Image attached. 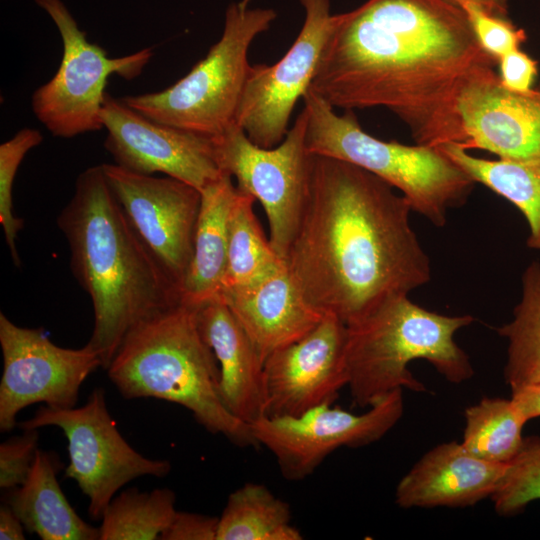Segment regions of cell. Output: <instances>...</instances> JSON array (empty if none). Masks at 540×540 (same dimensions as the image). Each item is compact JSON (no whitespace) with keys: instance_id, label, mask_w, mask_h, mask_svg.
Instances as JSON below:
<instances>
[{"instance_id":"3","label":"cell","mask_w":540,"mask_h":540,"mask_svg":"<svg viewBox=\"0 0 540 540\" xmlns=\"http://www.w3.org/2000/svg\"><path fill=\"white\" fill-rule=\"evenodd\" d=\"M57 224L69 244L71 270L92 302L87 344L107 369L130 330L181 303L179 289L134 230L102 164L78 175Z\"/></svg>"},{"instance_id":"7","label":"cell","mask_w":540,"mask_h":540,"mask_svg":"<svg viewBox=\"0 0 540 540\" xmlns=\"http://www.w3.org/2000/svg\"><path fill=\"white\" fill-rule=\"evenodd\" d=\"M273 9L228 6L220 39L206 56L168 88L123 97L141 114L173 127L217 138L237 125L238 109L251 69L248 51L267 31Z\"/></svg>"},{"instance_id":"28","label":"cell","mask_w":540,"mask_h":540,"mask_svg":"<svg viewBox=\"0 0 540 540\" xmlns=\"http://www.w3.org/2000/svg\"><path fill=\"white\" fill-rule=\"evenodd\" d=\"M175 500L169 488L150 492L129 488L121 492L102 515L100 540L160 539L176 513Z\"/></svg>"},{"instance_id":"15","label":"cell","mask_w":540,"mask_h":540,"mask_svg":"<svg viewBox=\"0 0 540 540\" xmlns=\"http://www.w3.org/2000/svg\"><path fill=\"white\" fill-rule=\"evenodd\" d=\"M102 166L134 230L179 289L193 256L201 191L173 177Z\"/></svg>"},{"instance_id":"29","label":"cell","mask_w":540,"mask_h":540,"mask_svg":"<svg viewBox=\"0 0 540 540\" xmlns=\"http://www.w3.org/2000/svg\"><path fill=\"white\" fill-rule=\"evenodd\" d=\"M491 499L496 512L504 516L516 514L540 499V437L523 439Z\"/></svg>"},{"instance_id":"32","label":"cell","mask_w":540,"mask_h":540,"mask_svg":"<svg viewBox=\"0 0 540 540\" xmlns=\"http://www.w3.org/2000/svg\"><path fill=\"white\" fill-rule=\"evenodd\" d=\"M39 433L37 429L24 430L20 436H14L0 445V488L14 489L28 478L36 452Z\"/></svg>"},{"instance_id":"9","label":"cell","mask_w":540,"mask_h":540,"mask_svg":"<svg viewBox=\"0 0 540 540\" xmlns=\"http://www.w3.org/2000/svg\"><path fill=\"white\" fill-rule=\"evenodd\" d=\"M307 116H297L284 139L272 148L253 143L238 125L215 138L223 173L237 181V189L262 205L269 224V240L285 261L306 201L312 153L306 144Z\"/></svg>"},{"instance_id":"22","label":"cell","mask_w":540,"mask_h":540,"mask_svg":"<svg viewBox=\"0 0 540 540\" xmlns=\"http://www.w3.org/2000/svg\"><path fill=\"white\" fill-rule=\"evenodd\" d=\"M59 461L37 450L26 481L9 492L6 503L24 527L43 540H96L99 528L86 523L72 508L57 480Z\"/></svg>"},{"instance_id":"6","label":"cell","mask_w":540,"mask_h":540,"mask_svg":"<svg viewBox=\"0 0 540 540\" xmlns=\"http://www.w3.org/2000/svg\"><path fill=\"white\" fill-rule=\"evenodd\" d=\"M310 153L340 159L381 178L410 202L412 210L444 226L450 209L462 206L475 182L441 149L405 145L371 136L353 110L334 107L308 90L303 97Z\"/></svg>"},{"instance_id":"37","label":"cell","mask_w":540,"mask_h":540,"mask_svg":"<svg viewBox=\"0 0 540 540\" xmlns=\"http://www.w3.org/2000/svg\"><path fill=\"white\" fill-rule=\"evenodd\" d=\"M459 6L464 3H473L481 7L486 12L500 16L507 17L508 14V1L509 0H452Z\"/></svg>"},{"instance_id":"10","label":"cell","mask_w":540,"mask_h":540,"mask_svg":"<svg viewBox=\"0 0 540 540\" xmlns=\"http://www.w3.org/2000/svg\"><path fill=\"white\" fill-rule=\"evenodd\" d=\"M19 426L23 430L62 429L69 453L65 477L73 479L87 496L88 513L95 520L102 518L116 492L131 480L145 475L164 477L171 470L169 461L149 459L127 443L108 411L102 388L95 389L79 408L44 406Z\"/></svg>"},{"instance_id":"12","label":"cell","mask_w":540,"mask_h":540,"mask_svg":"<svg viewBox=\"0 0 540 540\" xmlns=\"http://www.w3.org/2000/svg\"><path fill=\"white\" fill-rule=\"evenodd\" d=\"M402 414V389H396L362 414L323 404L298 416H264L250 427L259 447L274 455L282 476L300 481L336 449L358 448L378 441Z\"/></svg>"},{"instance_id":"30","label":"cell","mask_w":540,"mask_h":540,"mask_svg":"<svg viewBox=\"0 0 540 540\" xmlns=\"http://www.w3.org/2000/svg\"><path fill=\"white\" fill-rule=\"evenodd\" d=\"M43 141L41 132L33 128H23L0 145V224L5 241L10 250L12 262L21 266L16 249V238L23 229L24 220L13 211V184L17 170L26 154Z\"/></svg>"},{"instance_id":"33","label":"cell","mask_w":540,"mask_h":540,"mask_svg":"<svg viewBox=\"0 0 540 540\" xmlns=\"http://www.w3.org/2000/svg\"><path fill=\"white\" fill-rule=\"evenodd\" d=\"M502 85L517 93H526L534 87L538 74V63L521 49L501 56L497 61Z\"/></svg>"},{"instance_id":"35","label":"cell","mask_w":540,"mask_h":540,"mask_svg":"<svg viewBox=\"0 0 540 540\" xmlns=\"http://www.w3.org/2000/svg\"><path fill=\"white\" fill-rule=\"evenodd\" d=\"M511 399L527 421L540 417V382L511 391Z\"/></svg>"},{"instance_id":"27","label":"cell","mask_w":540,"mask_h":540,"mask_svg":"<svg viewBox=\"0 0 540 540\" xmlns=\"http://www.w3.org/2000/svg\"><path fill=\"white\" fill-rule=\"evenodd\" d=\"M462 446L484 461L506 464L523 443L522 429L527 420L512 399L483 398L464 411Z\"/></svg>"},{"instance_id":"31","label":"cell","mask_w":540,"mask_h":540,"mask_svg":"<svg viewBox=\"0 0 540 540\" xmlns=\"http://www.w3.org/2000/svg\"><path fill=\"white\" fill-rule=\"evenodd\" d=\"M481 47L497 61L508 52L520 49L526 33L507 17L492 15L473 3L460 5Z\"/></svg>"},{"instance_id":"25","label":"cell","mask_w":540,"mask_h":540,"mask_svg":"<svg viewBox=\"0 0 540 540\" xmlns=\"http://www.w3.org/2000/svg\"><path fill=\"white\" fill-rule=\"evenodd\" d=\"M288 503L263 484L248 482L233 491L218 521L216 540H300Z\"/></svg>"},{"instance_id":"2","label":"cell","mask_w":540,"mask_h":540,"mask_svg":"<svg viewBox=\"0 0 540 540\" xmlns=\"http://www.w3.org/2000/svg\"><path fill=\"white\" fill-rule=\"evenodd\" d=\"M352 163L312 154L309 188L286 264L308 303L346 326L431 279L410 202Z\"/></svg>"},{"instance_id":"36","label":"cell","mask_w":540,"mask_h":540,"mask_svg":"<svg viewBox=\"0 0 540 540\" xmlns=\"http://www.w3.org/2000/svg\"><path fill=\"white\" fill-rule=\"evenodd\" d=\"M24 525L21 520L5 502L0 507V539L23 540L25 539Z\"/></svg>"},{"instance_id":"1","label":"cell","mask_w":540,"mask_h":540,"mask_svg":"<svg viewBox=\"0 0 540 540\" xmlns=\"http://www.w3.org/2000/svg\"><path fill=\"white\" fill-rule=\"evenodd\" d=\"M496 66L452 0H367L335 14L309 90L334 108H386L439 148L464 142L459 91Z\"/></svg>"},{"instance_id":"20","label":"cell","mask_w":540,"mask_h":540,"mask_svg":"<svg viewBox=\"0 0 540 540\" xmlns=\"http://www.w3.org/2000/svg\"><path fill=\"white\" fill-rule=\"evenodd\" d=\"M228 305L263 362L310 331L324 317L303 296L286 262L258 283L227 293Z\"/></svg>"},{"instance_id":"5","label":"cell","mask_w":540,"mask_h":540,"mask_svg":"<svg viewBox=\"0 0 540 540\" xmlns=\"http://www.w3.org/2000/svg\"><path fill=\"white\" fill-rule=\"evenodd\" d=\"M473 321L470 315L430 311L408 295H399L357 324L347 326V386L353 402L370 407L396 389L425 392L424 384L408 369L417 359L428 361L451 383L470 379L472 365L454 336Z\"/></svg>"},{"instance_id":"21","label":"cell","mask_w":540,"mask_h":540,"mask_svg":"<svg viewBox=\"0 0 540 540\" xmlns=\"http://www.w3.org/2000/svg\"><path fill=\"white\" fill-rule=\"evenodd\" d=\"M237 193L233 178L223 173L201 191L193 256L180 284V302L198 308L221 299L227 272L228 223Z\"/></svg>"},{"instance_id":"23","label":"cell","mask_w":540,"mask_h":540,"mask_svg":"<svg viewBox=\"0 0 540 540\" xmlns=\"http://www.w3.org/2000/svg\"><path fill=\"white\" fill-rule=\"evenodd\" d=\"M475 183H480L512 203L525 217L527 245L540 250V157L495 160L476 157L457 143L439 147Z\"/></svg>"},{"instance_id":"16","label":"cell","mask_w":540,"mask_h":540,"mask_svg":"<svg viewBox=\"0 0 540 540\" xmlns=\"http://www.w3.org/2000/svg\"><path fill=\"white\" fill-rule=\"evenodd\" d=\"M347 326L331 315L264 360L267 417L298 416L333 404L348 385Z\"/></svg>"},{"instance_id":"17","label":"cell","mask_w":540,"mask_h":540,"mask_svg":"<svg viewBox=\"0 0 540 540\" xmlns=\"http://www.w3.org/2000/svg\"><path fill=\"white\" fill-rule=\"evenodd\" d=\"M456 110L464 149L501 159L540 157V83L526 93L505 88L495 67L477 71L461 87Z\"/></svg>"},{"instance_id":"13","label":"cell","mask_w":540,"mask_h":540,"mask_svg":"<svg viewBox=\"0 0 540 540\" xmlns=\"http://www.w3.org/2000/svg\"><path fill=\"white\" fill-rule=\"evenodd\" d=\"M303 26L284 56L273 65L251 66L236 123L258 146L272 148L286 136L297 101L309 90L335 15L329 0H299Z\"/></svg>"},{"instance_id":"19","label":"cell","mask_w":540,"mask_h":540,"mask_svg":"<svg viewBox=\"0 0 540 540\" xmlns=\"http://www.w3.org/2000/svg\"><path fill=\"white\" fill-rule=\"evenodd\" d=\"M197 318L202 336L218 362L223 404L242 422L255 423L266 414L262 358L223 300L198 307Z\"/></svg>"},{"instance_id":"24","label":"cell","mask_w":540,"mask_h":540,"mask_svg":"<svg viewBox=\"0 0 540 540\" xmlns=\"http://www.w3.org/2000/svg\"><path fill=\"white\" fill-rule=\"evenodd\" d=\"M255 201L237 189L228 223L227 272L222 298L258 283L285 263L255 215Z\"/></svg>"},{"instance_id":"34","label":"cell","mask_w":540,"mask_h":540,"mask_svg":"<svg viewBox=\"0 0 540 540\" xmlns=\"http://www.w3.org/2000/svg\"><path fill=\"white\" fill-rule=\"evenodd\" d=\"M219 518L199 513L176 511L162 540H216Z\"/></svg>"},{"instance_id":"11","label":"cell","mask_w":540,"mask_h":540,"mask_svg":"<svg viewBox=\"0 0 540 540\" xmlns=\"http://www.w3.org/2000/svg\"><path fill=\"white\" fill-rule=\"evenodd\" d=\"M3 373L0 381V430L9 432L17 414L34 403L51 408L75 407L80 387L102 362L88 344L59 347L42 328H26L0 313Z\"/></svg>"},{"instance_id":"18","label":"cell","mask_w":540,"mask_h":540,"mask_svg":"<svg viewBox=\"0 0 540 540\" xmlns=\"http://www.w3.org/2000/svg\"><path fill=\"white\" fill-rule=\"evenodd\" d=\"M506 466L473 456L461 443H442L400 480L395 500L402 508L474 505L494 494Z\"/></svg>"},{"instance_id":"14","label":"cell","mask_w":540,"mask_h":540,"mask_svg":"<svg viewBox=\"0 0 540 540\" xmlns=\"http://www.w3.org/2000/svg\"><path fill=\"white\" fill-rule=\"evenodd\" d=\"M101 119L107 131L104 147L121 168L162 173L200 191L223 175L213 137L155 121L107 92Z\"/></svg>"},{"instance_id":"8","label":"cell","mask_w":540,"mask_h":540,"mask_svg":"<svg viewBox=\"0 0 540 540\" xmlns=\"http://www.w3.org/2000/svg\"><path fill=\"white\" fill-rule=\"evenodd\" d=\"M35 2L54 22L63 45L58 70L32 95L35 117L59 138L103 129L101 108L108 78L113 74L126 80L136 78L152 58V49L109 57L102 47L87 40L62 0Z\"/></svg>"},{"instance_id":"38","label":"cell","mask_w":540,"mask_h":540,"mask_svg":"<svg viewBox=\"0 0 540 540\" xmlns=\"http://www.w3.org/2000/svg\"><path fill=\"white\" fill-rule=\"evenodd\" d=\"M251 0H241L239 3L244 6V7H248V4L250 3Z\"/></svg>"},{"instance_id":"4","label":"cell","mask_w":540,"mask_h":540,"mask_svg":"<svg viewBox=\"0 0 540 540\" xmlns=\"http://www.w3.org/2000/svg\"><path fill=\"white\" fill-rule=\"evenodd\" d=\"M106 370L124 398L179 404L208 432L242 448L259 447L250 425L222 402L218 362L202 336L197 308L179 303L136 325Z\"/></svg>"},{"instance_id":"26","label":"cell","mask_w":540,"mask_h":540,"mask_svg":"<svg viewBox=\"0 0 540 540\" xmlns=\"http://www.w3.org/2000/svg\"><path fill=\"white\" fill-rule=\"evenodd\" d=\"M507 339L504 377L511 391L540 382V264L531 263L522 276V297L511 322L498 328Z\"/></svg>"}]
</instances>
